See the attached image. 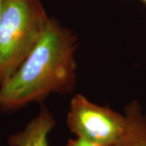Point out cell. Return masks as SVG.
<instances>
[{"mask_svg":"<svg viewBox=\"0 0 146 146\" xmlns=\"http://www.w3.org/2000/svg\"><path fill=\"white\" fill-rule=\"evenodd\" d=\"M77 38L50 19L40 40L16 73L0 84V109H21L51 94L73 89Z\"/></svg>","mask_w":146,"mask_h":146,"instance_id":"1","label":"cell"},{"mask_svg":"<svg viewBox=\"0 0 146 146\" xmlns=\"http://www.w3.org/2000/svg\"><path fill=\"white\" fill-rule=\"evenodd\" d=\"M50 20L40 0L3 1L0 18V84L19 69Z\"/></svg>","mask_w":146,"mask_h":146,"instance_id":"2","label":"cell"},{"mask_svg":"<svg viewBox=\"0 0 146 146\" xmlns=\"http://www.w3.org/2000/svg\"><path fill=\"white\" fill-rule=\"evenodd\" d=\"M125 123L124 115L95 104L82 94L71 100L67 124L76 137L98 146H112L123 134Z\"/></svg>","mask_w":146,"mask_h":146,"instance_id":"3","label":"cell"},{"mask_svg":"<svg viewBox=\"0 0 146 146\" xmlns=\"http://www.w3.org/2000/svg\"><path fill=\"white\" fill-rule=\"evenodd\" d=\"M55 126V120L46 107H42L38 115L23 130L10 136V146H49L48 136Z\"/></svg>","mask_w":146,"mask_h":146,"instance_id":"4","label":"cell"},{"mask_svg":"<svg viewBox=\"0 0 146 146\" xmlns=\"http://www.w3.org/2000/svg\"><path fill=\"white\" fill-rule=\"evenodd\" d=\"M125 127L112 146H146V115L139 103L133 101L124 109Z\"/></svg>","mask_w":146,"mask_h":146,"instance_id":"5","label":"cell"},{"mask_svg":"<svg viewBox=\"0 0 146 146\" xmlns=\"http://www.w3.org/2000/svg\"><path fill=\"white\" fill-rule=\"evenodd\" d=\"M66 146H98L95 145L94 143L90 141L84 140L83 138L80 137H76V138H72L69 139L67 143Z\"/></svg>","mask_w":146,"mask_h":146,"instance_id":"6","label":"cell"},{"mask_svg":"<svg viewBox=\"0 0 146 146\" xmlns=\"http://www.w3.org/2000/svg\"><path fill=\"white\" fill-rule=\"evenodd\" d=\"M3 1H4V0H0V18H1V15H2V11H3Z\"/></svg>","mask_w":146,"mask_h":146,"instance_id":"7","label":"cell"},{"mask_svg":"<svg viewBox=\"0 0 146 146\" xmlns=\"http://www.w3.org/2000/svg\"><path fill=\"white\" fill-rule=\"evenodd\" d=\"M142 1H143V2H144V3L146 4V0H142Z\"/></svg>","mask_w":146,"mask_h":146,"instance_id":"8","label":"cell"}]
</instances>
